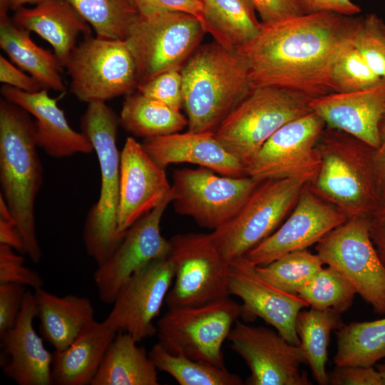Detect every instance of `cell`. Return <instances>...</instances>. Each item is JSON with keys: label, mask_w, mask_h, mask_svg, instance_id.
Listing matches in <instances>:
<instances>
[{"label": "cell", "mask_w": 385, "mask_h": 385, "mask_svg": "<svg viewBox=\"0 0 385 385\" xmlns=\"http://www.w3.org/2000/svg\"><path fill=\"white\" fill-rule=\"evenodd\" d=\"M142 16H151L168 11H182L197 16L203 24L200 0H133Z\"/></svg>", "instance_id": "obj_43"}, {"label": "cell", "mask_w": 385, "mask_h": 385, "mask_svg": "<svg viewBox=\"0 0 385 385\" xmlns=\"http://www.w3.org/2000/svg\"><path fill=\"white\" fill-rule=\"evenodd\" d=\"M336 334V366H374L385 358V318L344 324Z\"/></svg>", "instance_id": "obj_33"}, {"label": "cell", "mask_w": 385, "mask_h": 385, "mask_svg": "<svg viewBox=\"0 0 385 385\" xmlns=\"http://www.w3.org/2000/svg\"><path fill=\"white\" fill-rule=\"evenodd\" d=\"M377 369L378 371H379L381 377H382V379H383V381H384V385H385V361L384 363H382L381 364H380L378 367H377Z\"/></svg>", "instance_id": "obj_52"}, {"label": "cell", "mask_w": 385, "mask_h": 385, "mask_svg": "<svg viewBox=\"0 0 385 385\" xmlns=\"http://www.w3.org/2000/svg\"><path fill=\"white\" fill-rule=\"evenodd\" d=\"M1 94L3 98L19 106L35 118L37 145L49 156L63 158L93 151L87 137L70 126L56 99L48 96V88L29 93L4 85Z\"/></svg>", "instance_id": "obj_23"}, {"label": "cell", "mask_w": 385, "mask_h": 385, "mask_svg": "<svg viewBox=\"0 0 385 385\" xmlns=\"http://www.w3.org/2000/svg\"><path fill=\"white\" fill-rule=\"evenodd\" d=\"M171 193L165 169L158 165L141 143L128 137L120 152L118 232H125L138 220L160 205Z\"/></svg>", "instance_id": "obj_20"}, {"label": "cell", "mask_w": 385, "mask_h": 385, "mask_svg": "<svg viewBox=\"0 0 385 385\" xmlns=\"http://www.w3.org/2000/svg\"><path fill=\"white\" fill-rule=\"evenodd\" d=\"M312 98L274 86H258L230 111L215 138L245 166L281 127L311 111Z\"/></svg>", "instance_id": "obj_6"}, {"label": "cell", "mask_w": 385, "mask_h": 385, "mask_svg": "<svg viewBox=\"0 0 385 385\" xmlns=\"http://www.w3.org/2000/svg\"><path fill=\"white\" fill-rule=\"evenodd\" d=\"M117 334L104 321L88 322L68 347L53 354V384H91Z\"/></svg>", "instance_id": "obj_26"}, {"label": "cell", "mask_w": 385, "mask_h": 385, "mask_svg": "<svg viewBox=\"0 0 385 385\" xmlns=\"http://www.w3.org/2000/svg\"><path fill=\"white\" fill-rule=\"evenodd\" d=\"M331 385H384L382 377L374 366H336L329 375Z\"/></svg>", "instance_id": "obj_45"}, {"label": "cell", "mask_w": 385, "mask_h": 385, "mask_svg": "<svg viewBox=\"0 0 385 385\" xmlns=\"http://www.w3.org/2000/svg\"><path fill=\"white\" fill-rule=\"evenodd\" d=\"M315 251L324 265L346 277L375 313L385 314V267L370 238L368 218L348 217L315 245Z\"/></svg>", "instance_id": "obj_12"}, {"label": "cell", "mask_w": 385, "mask_h": 385, "mask_svg": "<svg viewBox=\"0 0 385 385\" xmlns=\"http://www.w3.org/2000/svg\"><path fill=\"white\" fill-rule=\"evenodd\" d=\"M82 133L93 147L100 166L98 201L86 216L83 240L87 254L98 265L115 250L123 238L118 232L120 153L117 147L119 117L105 102L88 103L81 118Z\"/></svg>", "instance_id": "obj_5"}, {"label": "cell", "mask_w": 385, "mask_h": 385, "mask_svg": "<svg viewBox=\"0 0 385 385\" xmlns=\"http://www.w3.org/2000/svg\"><path fill=\"white\" fill-rule=\"evenodd\" d=\"M356 291L337 269L322 267L298 292L309 306L342 314L353 304Z\"/></svg>", "instance_id": "obj_38"}, {"label": "cell", "mask_w": 385, "mask_h": 385, "mask_svg": "<svg viewBox=\"0 0 385 385\" xmlns=\"http://www.w3.org/2000/svg\"><path fill=\"white\" fill-rule=\"evenodd\" d=\"M13 21L48 41L62 67H65L81 34L91 35V28L66 0H46L31 9L16 11Z\"/></svg>", "instance_id": "obj_25"}, {"label": "cell", "mask_w": 385, "mask_h": 385, "mask_svg": "<svg viewBox=\"0 0 385 385\" xmlns=\"http://www.w3.org/2000/svg\"><path fill=\"white\" fill-rule=\"evenodd\" d=\"M0 46L14 63L48 88L66 90L61 75L63 67L55 53L35 43L29 31L17 26L8 14L0 16Z\"/></svg>", "instance_id": "obj_29"}, {"label": "cell", "mask_w": 385, "mask_h": 385, "mask_svg": "<svg viewBox=\"0 0 385 385\" xmlns=\"http://www.w3.org/2000/svg\"><path fill=\"white\" fill-rule=\"evenodd\" d=\"M0 81L4 85L29 93L48 88L38 79L19 69L2 55H0Z\"/></svg>", "instance_id": "obj_46"}, {"label": "cell", "mask_w": 385, "mask_h": 385, "mask_svg": "<svg viewBox=\"0 0 385 385\" xmlns=\"http://www.w3.org/2000/svg\"><path fill=\"white\" fill-rule=\"evenodd\" d=\"M369 230L371 242L385 267V203L369 219Z\"/></svg>", "instance_id": "obj_48"}, {"label": "cell", "mask_w": 385, "mask_h": 385, "mask_svg": "<svg viewBox=\"0 0 385 385\" xmlns=\"http://www.w3.org/2000/svg\"><path fill=\"white\" fill-rule=\"evenodd\" d=\"M129 334L119 332L108 346L91 385H158V369Z\"/></svg>", "instance_id": "obj_28"}, {"label": "cell", "mask_w": 385, "mask_h": 385, "mask_svg": "<svg viewBox=\"0 0 385 385\" xmlns=\"http://www.w3.org/2000/svg\"><path fill=\"white\" fill-rule=\"evenodd\" d=\"M260 182L247 175H217L203 167L173 174L171 195L175 211L213 231L229 222Z\"/></svg>", "instance_id": "obj_13"}, {"label": "cell", "mask_w": 385, "mask_h": 385, "mask_svg": "<svg viewBox=\"0 0 385 385\" xmlns=\"http://www.w3.org/2000/svg\"><path fill=\"white\" fill-rule=\"evenodd\" d=\"M351 30L341 40L330 61L329 83L332 92L349 93L364 89L382 79L368 66L355 47L351 37Z\"/></svg>", "instance_id": "obj_36"}, {"label": "cell", "mask_w": 385, "mask_h": 385, "mask_svg": "<svg viewBox=\"0 0 385 385\" xmlns=\"http://www.w3.org/2000/svg\"><path fill=\"white\" fill-rule=\"evenodd\" d=\"M200 1H202V0H200Z\"/></svg>", "instance_id": "obj_54"}, {"label": "cell", "mask_w": 385, "mask_h": 385, "mask_svg": "<svg viewBox=\"0 0 385 385\" xmlns=\"http://www.w3.org/2000/svg\"><path fill=\"white\" fill-rule=\"evenodd\" d=\"M306 14L334 12L355 16L361 8L351 0H298Z\"/></svg>", "instance_id": "obj_47"}, {"label": "cell", "mask_w": 385, "mask_h": 385, "mask_svg": "<svg viewBox=\"0 0 385 385\" xmlns=\"http://www.w3.org/2000/svg\"><path fill=\"white\" fill-rule=\"evenodd\" d=\"M206 33L195 16L168 11L139 15L125 41L135 60L138 86L172 69H181Z\"/></svg>", "instance_id": "obj_8"}, {"label": "cell", "mask_w": 385, "mask_h": 385, "mask_svg": "<svg viewBox=\"0 0 385 385\" xmlns=\"http://www.w3.org/2000/svg\"><path fill=\"white\" fill-rule=\"evenodd\" d=\"M138 92L178 111L183 108V76L180 69L163 72L138 86Z\"/></svg>", "instance_id": "obj_40"}, {"label": "cell", "mask_w": 385, "mask_h": 385, "mask_svg": "<svg viewBox=\"0 0 385 385\" xmlns=\"http://www.w3.org/2000/svg\"><path fill=\"white\" fill-rule=\"evenodd\" d=\"M384 30H385V24H384Z\"/></svg>", "instance_id": "obj_53"}, {"label": "cell", "mask_w": 385, "mask_h": 385, "mask_svg": "<svg viewBox=\"0 0 385 385\" xmlns=\"http://www.w3.org/2000/svg\"><path fill=\"white\" fill-rule=\"evenodd\" d=\"M308 183L303 178L260 182L238 212L212 232L224 256L230 262L243 257L272 235L290 214Z\"/></svg>", "instance_id": "obj_9"}, {"label": "cell", "mask_w": 385, "mask_h": 385, "mask_svg": "<svg viewBox=\"0 0 385 385\" xmlns=\"http://www.w3.org/2000/svg\"><path fill=\"white\" fill-rule=\"evenodd\" d=\"M227 339L246 362L249 385H310L300 366L307 364L300 346L288 342L277 332L237 320Z\"/></svg>", "instance_id": "obj_15"}, {"label": "cell", "mask_w": 385, "mask_h": 385, "mask_svg": "<svg viewBox=\"0 0 385 385\" xmlns=\"http://www.w3.org/2000/svg\"><path fill=\"white\" fill-rule=\"evenodd\" d=\"M38 317L34 293L27 290L14 325L1 338L3 373L19 385H51L53 354L44 346L34 327Z\"/></svg>", "instance_id": "obj_22"}, {"label": "cell", "mask_w": 385, "mask_h": 385, "mask_svg": "<svg viewBox=\"0 0 385 385\" xmlns=\"http://www.w3.org/2000/svg\"><path fill=\"white\" fill-rule=\"evenodd\" d=\"M141 145L163 169L171 164L186 163L225 176L247 175L245 166L215 138L213 132H178L144 138Z\"/></svg>", "instance_id": "obj_24"}, {"label": "cell", "mask_w": 385, "mask_h": 385, "mask_svg": "<svg viewBox=\"0 0 385 385\" xmlns=\"http://www.w3.org/2000/svg\"><path fill=\"white\" fill-rule=\"evenodd\" d=\"M119 122L127 132L144 138L178 133L188 125L180 111L140 92L126 96Z\"/></svg>", "instance_id": "obj_31"}, {"label": "cell", "mask_w": 385, "mask_h": 385, "mask_svg": "<svg viewBox=\"0 0 385 385\" xmlns=\"http://www.w3.org/2000/svg\"><path fill=\"white\" fill-rule=\"evenodd\" d=\"M354 20V16L319 12L261 22L256 37L238 49L248 63L252 88L279 87L312 99L332 93L330 61Z\"/></svg>", "instance_id": "obj_1"}, {"label": "cell", "mask_w": 385, "mask_h": 385, "mask_svg": "<svg viewBox=\"0 0 385 385\" xmlns=\"http://www.w3.org/2000/svg\"><path fill=\"white\" fill-rule=\"evenodd\" d=\"M384 22L375 14L355 17L351 30L352 41L368 66L385 78Z\"/></svg>", "instance_id": "obj_39"}, {"label": "cell", "mask_w": 385, "mask_h": 385, "mask_svg": "<svg viewBox=\"0 0 385 385\" xmlns=\"http://www.w3.org/2000/svg\"><path fill=\"white\" fill-rule=\"evenodd\" d=\"M347 218L317 196L307 183L280 226L243 257L255 266L265 265L287 253L316 245Z\"/></svg>", "instance_id": "obj_18"}, {"label": "cell", "mask_w": 385, "mask_h": 385, "mask_svg": "<svg viewBox=\"0 0 385 385\" xmlns=\"http://www.w3.org/2000/svg\"><path fill=\"white\" fill-rule=\"evenodd\" d=\"M66 65L70 91L87 103L128 95L138 87L135 60L123 40L84 36Z\"/></svg>", "instance_id": "obj_11"}, {"label": "cell", "mask_w": 385, "mask_h": 385, "mask_svg": "<svg viewBox=\"0 0 385 385\" xmlns=\"http://www.w3.org/2000/svg\"><path fill=\"white\" fill-rule=\"evenodd\" d=\"M46 0H9L10 9L17 11L26 4H38Z\"/></svg>", "instance_id": "obj_51"}, {"label": "cell", "mask_w": 385, "mask_h": 385, "mask_svg": "<svg viewBox=\"0 0 385 385\" xmlns=\"http://www.w3.org/2000/svg\"><path fill=\"white\" fill-rule=\"evenodd\" d=\"M24 259L11 247L0 244V284L15 283L42 288L43 280L35 271L24 265Z\"/></svg>", "instance_id": "obj_41"}, {"label": "cell", "mask_w": 385, "mask_h": 385, "mask_svg": "<svg viewBox=\"0 0 385 385\" xmlns=\"http://www.w3.org/2000/svg\"><path fill=\"white\" fill-rule=\"evenodd\" d=\"M312 111L292 120L277 130L246 166L247 175L262 182L271 179L316 176L320 158L316 144L325 128Z\"/></svg>", "instance_id": "obj_14"}, {"label": "cell", "mask_w": 385, "mask_h": 385, "mask_svg": "<svg viewBox=\"0 0 385 385\" xmlns=\"http://www.w3.org/2000/svg\"><path fill=\"white\" fill-rule=\"evenodd\" d=\"M309 106L327 127L344 131L376 148L379 125L385 115V78L364 89L332 92L312 98Z\"/></svg>", "instance_id": "obj_21"}, {"label": "cell", "mask_w": 385, "mask_h": 385, "mask_svg": "<svg viewBox=\"0 0 385 385\" xmlns=\"http://www.w3.org/2000/svg\"><path fill=\"white\" fill-rule=\"evenodd\" d=\"M317 253L306 250L287 253L269 264L255 266L266 282L285 292L297 294L299 290L323 267Z\"/></svg>", "instance_id": "obj_37"}, {"label": "cell", "mask_w": 385, "mask_h": 385, "mask_svg": "<svg viewBox=\"0 0 385 385\" xmlns=\"http://www.w3.org/2000/svg\"><path fill=\"white\" fill-rule=\"evenodd\" d=\"M242 307L229 297L190 307H170L158 320V344L166 351L225 368L222 344Z\"/></svg>", "instance_id": "obj_7"}, {"label": "cell", "mask_w": 385, "mask_h": 385, "mask_svg": "<svg viewBox=\"0 0 385 385\" xmlns=\"http://www.w3.org/2000/svg\"><path fill=\"white\" fill-rule=\"evenodd\" d=\"M228 287L230 295L242 301V315L261 318L288 342L300 346L297 318L303 308L309 307L306 301L264 280L244 257L230 262Z\"/></svg>", "instance_id": "obj_19"}, {"label": "cell", "mask_w": 385, "mask_h": 385, "mask_svg": "<svg viewBox=\"0 0 385 385\" xmlns=\"http://www.w3.org/2000/svg\"><path fill=\"white\" fill-rule=\"evenodd\" d=\"M26 292L25 286L19 284H0V336L14 325Z\"/></svg>", "instance_id": "obj_42"}, {"label": "cell", "mask_w": 385, "mask_h": 385, "mask_svg": "<svg viewBox=\"0 0 385 385\" xmlns=\"http://www.w3.org/2000/svg\"><path fill=\"white\" fill-rule=\"evenodd\" d=\"M34 122L29 113L4 98L0 101V183L1 192L34 263L42 252L37 238L34 204L43 180Z\"/></svg>", "instance_id": "obj_3"}, {"label": "cell", "mask_w": 385, "mask_h": 385, "mask_svg": "<svg viewBox=\"0 0 385 385\" xmlns=\"http://www.w3.org/2000/svg\"><path fill=\"white\" fill-rule=\"evenodd\" d=\"M203 27L225 47L240 49L258 34L262 23L250 0H202Z\"/></svg>", "instance_id": "obj_30"}, {"label": "cell", "mask_w": 385, "mask_h": 385, "mask_svg": "<svg viewBox=\"0 0 385 385\" xmlns=\"http://www.w3.org/2000/svg\"><path fill=\"white\" fill-rule=\"evenodd\" d=\"M158 370L166 372L180 385H242L240 376L226 368L168 352L158 343L148 354Z\"/></svg>", "instance_id": "obj_34"}, {"label": "cell", "mask_w": 385, "mask_h": 385, "mask_svg": "<svg viewBox=\"0 0 385 385\" xmlns=\"http://www.w3.org/2000/svg\"><path fill=\"white\" fill-rule=\"evenodd\" d=\"M35 299L43 338L61 351L68 347L82 329L94 319V308L85 297H58L42 288L35 289Z\"/></svg>", "instance_id": "obj_27"}, {"label": "cell", "mask_w": 385, "mask_h": 385, "mask_svg": "<svg viewBox=\"0 0 385 385\" xmlns=\"http://www.w3.org/2000/svg\"><path fill=\"white\" fill-rule=\"evenodd\" d=\"M0 244L24 252V242L14 217H0Z\"/></svg>", "instance_id": "obj_50"}, {"label": "cell", "mask_w": 385, "mask_h": 385, "mask_svg": "<svg viewBox=\"0 0 385 385\" xmlns=\"http://www.w3.org/2000/svg\"><path fill=\"white\" fill-rule=\"evenodd\" d=\"M320 165L308 185L347 217L369 219L381 206L374 149L344 131L325 126L316 144Z\"/></svg>", "instance_id": "obj_4"}, {"label": "cell", "mask_w": 385, "mask_h": 385, "mask_svg": "<svg viewBox=\"0 0 385 385\" xmlns=\"http://www.w3.org/2000/svg\"><path fill=\"white\" fill-rule=\"evenodd\" d=\"M171 193L160 205L133 223L113 252L93 273L101 301L113 303L123 284L138 270L156 259L168 257L170 244L160 232V221Z\"/></svg>", "instance_id": "obj_17"}, {"label": "cell", "mask_w": 385, "mask_h": 385, "mask_svg": "<svg viewBox=\"0 0 385 385\" xmlns=\"http://www.w3.org/2000/svg\"><path fill=\"white\" fill-rule=\"evenodd\" d=\"M180 72L190 132H214L252 88L244 55L215 41L200 45Z\"/></svg>", "instance_id": "obj_2"}, {"label": "cell", "mask_w": 385, "mask_h": 385, "mask_svg": "<svg viewBox=\"0 0 385 385\" xmlns=\"http://www.w3.org/2000/svg\"><path fill=\"white\" fill-rule=\"evenodd\" d=\"M262 24H272L305 14L298 0H250Z\"/></svg>", "instance_id": "obj_44"}, {"label": "cell", "mask_w": 385, "mask_h": 385, "mask_svg": "<svg viewBox=\"0 0 385 385\" xmlns=\"http://www.w3.org/2000/svg\"><path fill=\"white\" fill-rule=\"evenodd\" d=\"M344 322L341 314L331 309L310 308L300 311L297 318V331L313 378L320 385L329 384L326 371L330 334Z\"/></svg>", "instance_id": "obj_32"}, {"label": "cell", "mask_w": 385, "mask_h": 385, "mask_svg": "<svg viewBox=\"0 0 385 385\" xmlns=\"http://www.w3.org/2000/svg\"><path fill=\"white\" fill-rule=\"evenodd\" d=\"M66 1L101 38L125 41L139 16L133 0Z\"/></svg>", "instance_id": "obj_35"}, {"label": "cell", "mask_w": 385, "mask_h": 385, "mask_svg": "<svg viewBox=\"0 0 385 385\" xmlns=\"http://www.w3.org/2000/svg\"><path fill=\"white\" fill-rule=\"evenodd\" d=\"M173 280L174 268L168 256L150 262L123 284L104 322L117 332L129 334L138 342L154 336L157 327L153 321Z\"/></svg>", "instance_id": "obj_16"}, {"label": "cell", "mask_w": 385, "mask_h": 385, "mask_svg": "<svg viewBox=\"0 0 385 385\" xmlns=\"http://www.w3.org/2000/svg\"><path fill=\"white\" fill-rule=\"evenodd\" d=\"M374 167L381 204L385 203V115L379 125V145L374 149Z\"/></svg>", "instance_id": "obj_49"}, {"label": "cell", "mask_w": 385, "mask_h": 385, "mask_svg": "<svg viewBox=\"0 0 385 385\" xmlns=\"http://www.w3.org/2000/svg\"><path fill=\"white\" fill-rule=\"evenodd\" d=\"M174 284L165 302L169 308L198 306L229 297L230 262L212 233H185L169 240Z\"/></svg>", "instance_id": "obj_10"}]
</instances>
